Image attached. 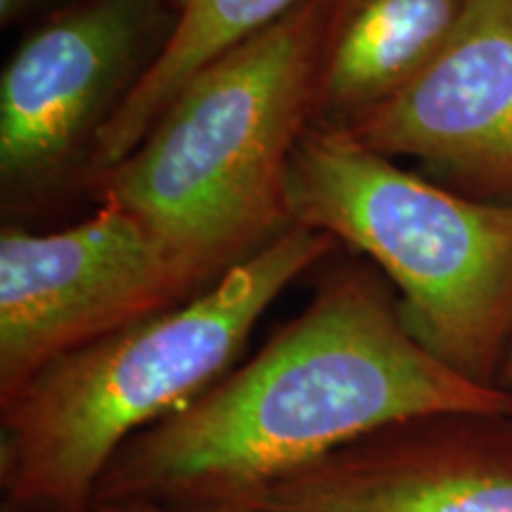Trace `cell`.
<instances>
[{"label": "cell", "mask_w": 512, "mask_h": 512, "mask_svg": "<svg viewBox=\"0 0 512 512\" xmlns=\"http://www.w3.org/2000/svg\"><path fill=\"white\" fill-rule=\"evenodd\" d=\"M162 0H83L34 31L0 79V176L34 188L72 162L143 74Z\"/></svg>", "instance_id": "cell-7"}, {"label": "cell", "mask_w": 512, "mask_h": 512, "mask_svg": "<svg viewBox=\"0 0 512 512\" xmlns=\"http://www.w3.org/2000/svg\"><path fill=\"white\" fill-rule=\"evenodd\" d=\"M339 131L467 197L512 202V0H463L434 60Z\"/></svg>", "instance_id": "cell-8"}, {"label": "cell", "mask_w": 512, "mask_h": 512, "mask_svg": "<svg viewBox=\"0 0 512 512\" xmlns=\"http://www.w3.org/2000/svg\"><path fill=\"white\" fill-rule=\"evenodd\" d=\"M41 3V0H0V22L8 27L10 22H15L24 15V12H29L34 5Z\"/></svg>", "instance_id": "cell-12"}, {"label": "cell", "mask_w": 512, "mask_h": 512, "mask_svg": "<svg viewBox=\"0 0 512 512\" xmlns=\"http://www.w3.org/2000/svg\"><path fill=\"white\" fill-rule=\"evenodd\" d=\"M510 408L512 394L467 380L422 347L387 285L349 268L259 354L128 439L93 503L174 508L285 475L403 422Z\"/></svg>", "instance_id": "cell-1"}, {"label": "cell", "mask_w": 512, "mask_h": 512, "mask_svg": "<svg viewBox=\"0 0 512 512\" xmlns=\"http://www.w3.org/2000/svg\"><path fill=\"white\" fill-rule=\"evenodd\" d=\"M174 512H512V420L437 415Z\"/></svg>", "instance_id": "cell-6"}, {"label": "cell", "mask_w": 512, "mask_h": 512, "mask_svg": "<svg viewBox=\"0 0 512 512\" xmlns=\"http://www.w3.org/2000/svg\"><path fill=\"white\" fill-rule=\"evenodd\" d=\"M304 0H171L174 27L93 138L88 166L102 176L147 136L192 76L278 22Z\"/></svg>", "instance_id": "cell-10"}, {"label": "cell", "mask_w": 512, "mask_h": 512, "mask_svg": "<svg viewBox=\"0 0 512 512\" xmlns=\"http://www.w3.org/2000/svg\"><path fill=\"white\" fill-rule=\"evenodd\" d=\"M463 0H344L318 88L316 124L339 128L382 105L434 60Z\"/></svg>", "instance_id": "cell-9"}, {"label": "cell", "mask_w": 512, "mask_h": 512, "mask_svg": "<svg viewBox=\"0 0 512 512\" xmlns=\"http://www.w3.org/2000/svg\"><path fill=\"white\" fill-rule=\"evenodd\" d=\"M207 287L155 230L112 204L53 233L5 226L0 401L57 358Z\"/></svg>", "instance_id": "cell-5"}, {"label": "cell", "mask_w": 512, "mask_h": 512, "mask_svg": "<svg viewBox=\"0 0 512 512\" xmlns=\"http://www.w3.org/2000/svg\"><path fill=\"white\" fill-rule=\"evenodd\" d=\"M508 418H510V420H512V408H510V413H508Z\"/></svg>", "instance_id": "cell-15"}, {"label": "cell", "mask_w": 512, "mask_h": 512, "mask_svg": "<svg viewBox=\"0 0 512 512\" xmlns=\"http://www.w3.org/2000/svg\"><path fill=\"white\" fill-rule=\"evenodd\" d=\"M342 5L304 0L192 76L98 176L102 204L155 230L207 285L292 228L287 178Z\"/></svg>", "instance_id": "cell-2"}, {"label": "cell", "mask_w": 512, "mask_h": 512, "mask_svg": "<svg viewBox=\"0 0 512 512\" xmlns=\"http://www.w3.org/2000/svg\"><path fill=\"white\" fill-rule=\"evenodd\" d=\"M88 512H174L147 501H95Z\"/></svg>", "instance_id": "cell-11"}, {"label": "cell", "mask_w": 512, "mask_h": 512, "mask_svg": "<svg viewBox=\"0 0 512 512\" xmlns=\"http://www.w3.org/2000/svg\"><path fill=\"white\" fill-rule=\"evenodd\" d=\"M287 204L292 226L382 268L408 332L432 356L498 387L512 344V202L467 197L313 124L292 157Z\"/></svg>", "instance_id": "cell-4"}, {"label": "cell", "mask_w": 512, "mask_h": 512, "mask_svg": "<svg viewBox=\"0 0 512 512\" xmlns=\"http://www.w3.org/2000/svg\"><path fill=\"white\" fill-rule=\"evenodd\" d=\"M0 512H46V510H34V508H22V505L3 503V508H0Z\"/></svg>", "instance_id": "cell-14"}, {"label": "cell", "mask_w": 512, "mask_h": 512, "mask_svg": "<svg viewBox=\"0 0 512 512\" xmlns=\"http://www.w3.org/2000/svg\"><path fill=\"white\" fill-rule=\"evenodd\" d=\"M498 389H503V392L512 394V344H510L508 354H505L501 373H498Z\"/></svg>", "instance_id": "cell-13"}, {"label": "cell", "mask_w": 512, "mask_h": 512, "mask_svg": "<svg viewBox=\"0 0 512 512\" xmlns=\"http://www.w3.org/2000/svg\"><path fill=\"white\" fill-rule=\"evenodd\" d=\"M335 245L318 230L287 228L195 297L36 373L0 401L3 503L91 510L119 448L226 377L275 299Z\"/></svg>", "instance_id": "cell-3"}]
</instances>
